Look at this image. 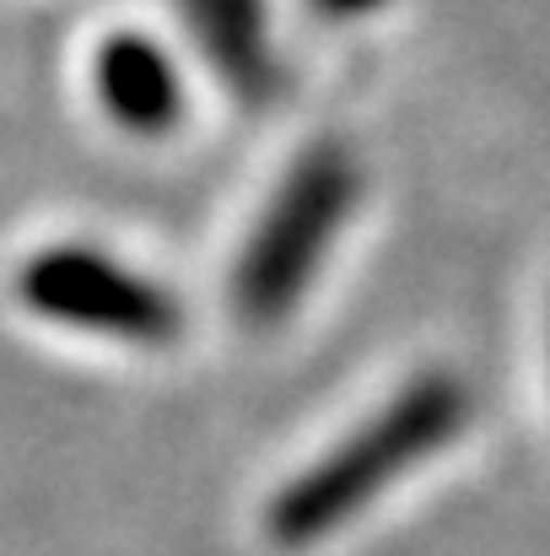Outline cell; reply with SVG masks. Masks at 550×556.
<instances>
[{"instance_id": "3957f363", "label": "cell", "mask_w": 550, "mask_h": 556, "mask_svg": "<svg viewBox=\"0 0 550 556\" xmlns=\"http://www.w3.org/2000/svg\"><path fill=\"white\" fill-rule=\"evenodd\" d=\"M16 298L38 319L92 330V336H119L130 346H168L183 330V314L168 287L81 243L33 254L16 276Z\"/></svg>"}, {"instance_id": "277c9868", "label": "cell", "mask_w": 550, "mask_h": 556, "mask_svg": "<svg viewBox=\"0 0 550 556\" xmlns=\"http://www.w3.org/2000/svg\"><path fill=\"white\" fill-rule=\"evenodd\" d=\"M92 87H98V103L108 109V119L125 125L130 136H163L183 114V87L174 60L136 33L103 43V54L92 65Z\"/></svg>"}, {"instance_id": "7a4b0ae2", "label": "cell", "mask_w": 550, "mask_h": 556, "mask_svg": "<svg viewBox=\"0 0 550 556\" xmlns=\"http://www.w3.org/2000/svg\"><path fill=\"white\" fill-rule=\"evenodd\" d=\"M362 174L351 163L346 147L324 141L308 147L281 189L270 194L265 216L254 222L243 260L232 270V303L248 325H276L297 308V298L308 292L314 270L324 265L330 243L341 238L351 205H357Z\"/></svg>"}, {"instance_id": "5b68a950", "label": "cell", "mask_w": 550, "mask_h": 556, "mask_svg": "<svg viewBox=\"0 0 550 556\" xmlns=\"http://www.w3.org/2000/svg\"><path fill=\"white\" fill-rule=\"evenodd\" d=\"M183 16L194 22L205 54L216 60V71L243 103H270L281 92V71L265 49L254 0H183Z\"/></svg>"}, {"instance_id": "6da1fadb", "label": "cell", "mask_w": 550, "mask_h": 556, "mask_svg": "<svg viewBox=\"0 0 550 556\" xmlns=\"http://www.w3.org/2000/svg\"><path fill=\"white\" fill-rule=\"evenodd\" d=\"M470 389L453 372H421L405 383L388 405H378L351 438H341L324 459H314L303 476H292L265 514V530L276 546H314L335 530H346L367 503H378L399 476H410L421 459L448 448L470 427Z\"/></svg>"}]
</instances>
